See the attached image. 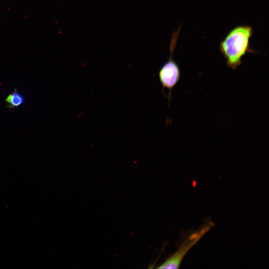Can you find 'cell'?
Listing matches in <instances>:
<instances>
[{
  "mask_svg": "<svg viewBox=\"0 0 269 269\" xmlns=\"http://www.w3.org/2000/svg\"><path fill=\"white\" fill-rule=\"evenodd\" d=\"M253 30L250 25H238L232 28L219 44V50L228 67L236 69L242 65V58L248 52H254L250 40Z\"/></svg>",
  "mask_w": 269,
  "mask_h": 269,
  "instance_id": "obj_1",
  "label": "cell"
},
{
  "mask_svg": "<svg viewBox=\"0 0 269 269\" xmlns=\"http://www.w3.org/2000/svg\"><path fill=\"white\" fill-rule=\"evenodd\" d=\"M214 226L211 221L204 223L198 230L186 235L176 251L157 267L158 269H178L188 251Z\"/></svg>",
  "mask_w": 269,
  "mask_h": 269,
  "instance_id": "obj_2",
  "label": "cell"
},
{
  "mask_svg": "<svg viewBox=\"0 0 269 269\" xmlns=\"http://www.w3.org/2000/svg\"><path fill=\"white\" fill-rule=\"evenodd\" d=\"M181 27L172 34L169 44L170 56L161 66L158 72L159 82L163 88L169 91L168 102L170 103L172 90L177 84L180 79L181 72L179 65L173 59V54L177 44Z\"/></svg>",
  "mask_w": 269,
  "mask_h": 269,
  "instance_id": "obj_3",
  "label": "cell"
},
{
  "mask_svg": "<svg viewBox=\"0 0 269 269\" xmlns=\"http://www.w3.org/2000/svg\"><path fill=\"white\" fill-rule=\"evenodd\" d=\"M7 107L13 109L22 105L25 102L24 96L16 89L9 93L5 98Z\"/></svg>",
  "mask_w": 269,
  "mask_h": 269,
  "instance_id": "obj_4",
  "label": "cell"
}]
</instances>
